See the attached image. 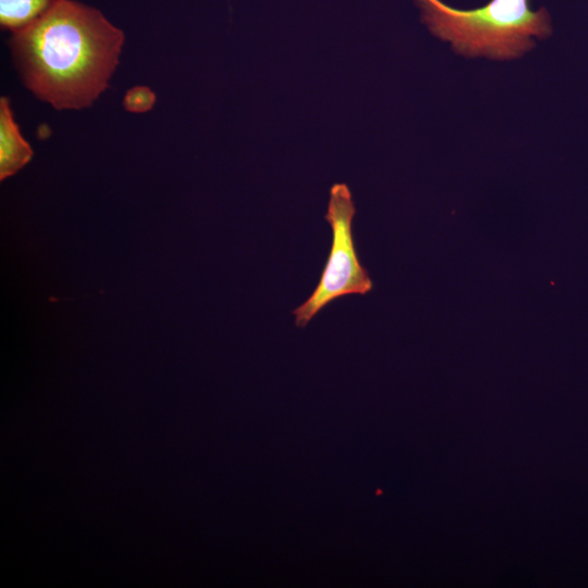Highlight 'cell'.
Returning a JSON list of instances; mask_svg holds the SVG:
<instances>
[{
    "label": "cell",
    "mask_w": 588,
    "mask_h": 588,
    "mask_svg": "<svg viewBox=\"0 0 588 588\" xmlns=\"http://www.w3.org/2000/svg\"><path fill=\"white\" fill-rule=\"evenodd\" d=\"M356 213L352 193L345 183L330 189L324 215L332 230V243L320 280L310 296L292 315L295 324L304 328L314 316L334 299L351 294L365 295L373 283L357 256L352 231Z\"/></svg>",
    "instance_id": "3957f363"
},
{
    "label": "cell",
    "mask_w": 588,
    "mask_h": 588,
    "mask_svg": "<svg viewBox=\"0 0 588 588\" xmlns=\"http://www.w3.org/2000/svg\"><path fill=\"white\" fill-rule=\"evenodd\" d=\"M33 149L20 131L8 97L0 98V180L3 181L26 166Z\"/></svg>",
    "instance_id": "277c9868"
},
{
    "label": "cell",
    "mask_w": 588,
    "mask_h": 588,
    "mask_svg": "<svg viewBox=\"0 0 588 588\" xmlns=\"http://www.w3.org/2000/svg\"><path fill=\"white\" fill-rule=\"evenodd\" d=\"M155 103V93L148 86L144 85L130 88L123 97L124 109L132 113L148 112L154 108Z\"/></svg>",
    "instance_id": "8992f818"
},
{
    "label": "cell",
    "mask_w": 588,
    "mask_h": 588,
    "mask_svg": "<svg viewBox=\"0 0 588 588\" xmlns=\"http://www.w3.org/2000/svg\"><path fill=\"white\" fill-rule=\"evenodd\" d=\"M124 32L99 9L59 0L11 33L9 48L24 86L56 110L89 108L109 87Z\"/></svg>",
    "instance_id": "6da1fadb"
},
{
    "label": "cell",
    "mask_w": 588,
    "mask_h": 588,
    "mask_svg": "<svg viewBox=\"0 0 588 588\" xmlns=\"http://www.w3.org/2000/svg\"><path fill=\"white\" fill-rule=\"evenodd\" d=\"M413 1L429 32L466 58H520L535 47V39H543L552 30L548 11L532 10L529 0H490L469 10L441 0Z\"/></svg>",
    "instance_id": "7a4b0ae2"
},
{
    "label": "cell",
    "mask_w": 588,
    "mask_h": 588,
    "mask_svg": "<svg viewBox=\"0 0 588 588\" xmlns=\"http://www.w3.org/2000/svg\"><path fill=\"white\" fill-rule=\"evenodd\" d=\"M59 0H0V26L13 33L44 14Z\"/></svg>",
    "instance_id": "5b68a950"
}]
</instances>
